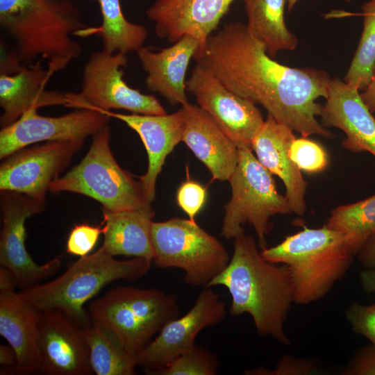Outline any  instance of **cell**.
<instances>
[{
  "label": "cell",
  "instance_id": "20",
  "mask_svg": "<svg viewBox=\"0 0 375 375\" xmlns=\"http://www.w3.org/2000/svg\"><path fill=\"white\" fill-rule=\"evenodd\" d=\"M360 92L339 78H331L320 117L324 126L339 128L346 135L342 147L352 153L375 156V118Z\"/></svg>",
  "mask_w": 375,
  "mask_h": 375
},
{
  "label": "cell",
  "instance_id": "31",
  "mask_svg": "<svg viewBox=\"0 0 375 375\" xmlns=\"http://www.w3.org/2000/svg\"><path fill=\"white\" fill-rule=\"evenodd\" d=\"M219 368L217 356L206 347L195 344L166 367L144 372L151 375H215Z\"/></svg>",
  "mask_w": 375,
  "mask_h": 375
},
{
  "label": "cell",
  "instance_id": "30",
  "mask_svg": "<svg viewBox=\"0 0 375 375\" xmlns=\"http://www.w3.org/2000/svg\"><path fill=\"white\" fill-rule=\"evenodd\" d=\"M363 28L344 81L360 92L368 85L375 64V0L362 5Z\"/></svg>",
  "mask_w": 375,
  "mask_h": 375
},
{
  "label": "cell",
  "instance_id": "26",
  "mask_svg": "<svg viewBox=\"0 0 375 375\" xmlns=\"http://www.w3.org/2000/svg\"><path fill=\"white\" fill-rule=\"evenodd\" d=\"M249 33L275 58L281 51H292L298 40L287 27L284 11L286 0H243Z\"/></svg>",
  "mask_w": 375,
  "mask_h": 375
},
{
  "label": "cell",
  "instance_id": "39",
  "mask_svg": "<svg viewBox=\"0 0 375 375\" xmlns=\"http://www.w3.org/2000/svg\"><path fill=\"white\" fill-rule=\"evenodd\" d=\"M357 256L365 269L375 268V233L368 238Z\"/></svg>",
  "mask_w": 375,
  "mask_h": 375
},
{
  "label": "cell",
  "instance_id": "13",
  "mask_svg": "<svg viewBox=\"0 0 375 375\" xmlns=\"http://www.w3.org/2000/svg\"><path fill=\"white\" fill-rule=\"evenodd\" d=\"M186 90L238 148L251 149L252 141L265 121L253 101L228 90L199 63L186 81Z\"/></svg>",
  "mask_w": 375,
  "mask_h": 375
},
{
  "label": "cell",
  "instance_id": "41",
  "mask_svg": "<svg viewBox=\"0 0 375 375\" xmlns=\"http://www.w3.org/2000/svg\"><path fill=\"white\" fill-rule=\"evenodd\" d=\"M360 280L363 289L368 293L375 292V268L365 269L360 274Z\"/></svg>",
  "mask_w": 375,
  "mask_h": 375
},
{
  "label": "cell",
  "instance_id": "15",
  "mask_svg": "<svg viewBox=\"0 0 375 375\" xmlns=\"http://www.w3.org/2000/svg\"><path fill=\"white\" fill-rule=\"evenodd\" d=\"M110 118L88 108H77L58 117L42 116L37 109L31 110L12 124L1 128L0 158L41 142L85 140L108 125Z\"/></svg>",
  "mask_w": 375,
  "mask_h": 375
},
{
  "label": "cell",
  "instance_id": "34",
  "mask_svg": "<svg viewBox=\"0 0 375 375\" xmlns=\"http://www.w3.org/2000/svg\"><path fill=\"white\" fill-rule=\"evenodd\" d=\"M207 191L201 183L188 178L176 191V202L180 208L192 221L203 208Z\"/></svg>",
  "mask_w": 375,
  "mask_h": 375
},
{
  "label": "cell",
  "instance_id": "17",
  "mask_svg": "<svg viewBox=\"0 0 375 375\" xmlns=\"http://www.w3.org/2000/svg\"><path fill=\"white\" fill-rule=\"evenodd\" d=\"M39 367L44 375H91L85 328L58 310L42 311L38 324Z\"/></svg>",
  "mask_w": 375,
  "mask_h": 375
},
{
  "label": "cell",
  "instance_id": "21",
  "mask_svg": "<svg viewBox=\"0 0 375 375\" xmlns=\"http://www.w3.org/2000/svg\"><path fill=\"white\" fill-rule=\"evenodd\" d=\"M99 112L124 122L140 136L147 153L148 167L138 181L151 203L155 199L156 181L167 156L182 142L184 119L181 108L176 112L160 115Z\"/></svg>",
  "mask_w": 375,
  "mask_h": 375
},
{
  "label": "cell",
  "instance_id": "11",
  "mask_svg": "<svg viewBox=\"0 0 375 375\" xmlns=\"http://www.w3.org/2000/svg\"><path fill=\"white\" fill-rule=\"evenodd\" d=\"M44 203L14 191L1 190L3 226L0 235V265L12 275L16 286L28 288L54 275L61 266V256L38 265L26 247V219L44 209Z\"/></svg>",
  "mask_w": 375,
  "mask_h": 375
},
{
  "label": "cell",
  "instance_id": "37",
  "mask_svg": "<svg viewBox=\"0 0 375 375\" xmlns=\"http://www.w3.org/2000/svg\"><path fill=\"white\" fill-rule=\"evenodd\" d=\"M345 375H375V346L362 348L343 372Z\"/></svg>",
  "mask_w": 375,
  "mask_h": 375
},
{
  "label": "cell",
  "instance_id": "5",
  "mask_svg": "<svg viewBox=\"0 0 375 375\" xmlns=\"http://www.w3.org/2000/svg\"><path fill=\"white\" fill-rule=\"evenodd\" d=\"M152 261L143 258L120 260L101 246L96 251L70 264L58 277L19 292L40 311L58 310L83 328L92 323L84 306L113 281H133L143 277Z\"/></svg>",
  "mask_w": 375,
  "mask_h": 375
},
{
  "label": "cell",
  "instance_id": "2",
  "mask_svg": "<svg viewBox=\"0 0 375 375\" xmlns=\"http://www.w3.org/2000/svg\"><path fill=\"white\" fill-rule=\"evenodd\" d=\"M233 239V253L227 266L206 288L225 287L231 297V315L248 313L258 335L290 345L284 331L294 302L288 267L265 260L254 238L244 231Z\"/></svg>",
  "mask_w": 375,
  "mask_h": 375
},
{
  "label": "cell",
  "instance_id": "8",
  "mask_svg": "<svg viewBox=\"0 0 375 375\" xmlns=\"http://www.w3.org/2000/svg\"><path fill=\"white\" fill-rule=\"evenodd\" d=\"M228 181L231 197L224 207L222 235L234 238L249 223L256 233L258 247L266 248L270 218L292 212L285 196L279 193L272 174L248 147L239 148L238 162Z\"/></svg>",
  "mask_w": 375,
  "mask_h": 375
},
{
  "label": "cell",
  "instance_id": "42",
  "mask_svg": "<svg viewBox=\"0 0 375 375\" xmlns=\"http://www.w3.org/2000/svg\"><path fill=\"white\" fill-rule=\"evenodd\" d=\"M298 1L299 0H286L288 8L289 11H290L294 8V6L296 5ZM345 1L347 2L350 1V0H345Z\"/></svg>",
  "mask_w": 375,
  "mask_h": 375
},
{
  "label": "cell",
  "instance_id": "40",
  "mask_svg": "<svg viewBox=\"0 0 375 375\" xmlns=\"http://www.w3.org/2000/svg\"><path fill=\"white\" fill-rule=\"evenodd\" d=\"M360 97L371 112H375V64L369 83L367 88L360 92Z\"/></svg>",
  "mask_w": 375,
  "mask_h": 375
},
{
  "label": "cell",
  "instance_id": "35",
  "mask_svg": "<svg viewBox=\"0 0 375 375\" xmlns=\"http://www.w3.org/2000/svg\"><path fill=\"white\" fill-rule=\"evenodd\" d=\"M346 317L353 331L367 338L375 346V304L352 303Z\"/></svg>",
  "mask_w": 375,
  "mask_h": 375
},
{
  "label": "cell",
  "instance_id": "19",
  "mask_svg": "<svg viewBox=\"0 0 375 375\" xmlns=\"http://www.w3.org/2000/svg\"><path fill=\"white\" fill-rule=\"evenodd\" d=\"M233 1L156 0L146 15L153 22L158 37L174 43L189 35L196 38L202 48Z\"/></svg>",
  "mask_w": 375,
  "mask_h": 375
},
{
  "label": "cell",
  "instance_id": "9",
  "mask_svg": "<svg viewBox=\"0 0 375 375\" xmlns=\"http://www.w3.org/2000/svg\"><path fill=\"white\" fill-rule=\"evenodd\" d=\"M152 262L158 268H178L193 286L207 287L227 266L231 258L224 245L190 219L153 222Z\"/></svg>",
  "mask_w": 375,
  "mask_h": 375
},
{
  "label": "cell",
  "instance_id": "18",
  "mask_svg": "<svg viewBox=\"0 0 375 375\" xmlns=\"http://www.w3.org/2000/svg\"><path fill=\"white\" fill-rule=\"evenodd\" d=\"M12 274L0 267V335L17 356L15 374L37 373L39 367L38 324L42 311L15 290Z\"/></svg>",
  "mask_w": 375,
  "mask_h": 375
},
{
  "label": "cell",
  "instance_id": "28",
  "mask_svg": "<svg viewBox=\"0 0 375 375\" xmlns=\"http://www.w3.org/2000/svg\"><path fill=\"white\" fill-rule=\"evenodd\" d=\"M92 370L97 375H133L138 366L118 340L108 330L92 322L85 328Z\"/></svg>",
  "mask_w": 375,
  "mask_h": 375
},
{
  "label": "cell",
  "instance_id": "4",
  "mask_svg": "<svg viewBox=\"0 0 375 375\" xmlns=\"http://www.w3.org/2000/svg\"><path fill=\"white\" fill-rule=\"evenodd\" d=\"M260 255L271 263L288 267L293 301L298 304L322 299L345 275L355 256L344 236L326 225L303 226L276 246L260 249Z\"/></svg>",
  "mask_w": 375,
  "mask_h": 375
},
{
  "label": "cell",
  "instance_id": "10",
  "mask_svg": "<svg viewBox=\"0 0 375 375\" xmlns=\"http://www.w3.org/2000/svg\"><path fill=\"white\" fill-rule=\"evenodd\" d=\"M126 54L103 50L92 53L83 72L79 92H66L67 106L97 111L126 110L142 115H165L158 99L129 86L124 76Z\"/></svg>",
  "mask_w": 375,
  "mask_h": 375
},
{
  "label": "cell",
  "instance_id": "38",
  "mask_svg": "<svg viewBox=\"0 0 375 375\" xmlns=\"http://www.w3.org/2000/svg\"><path fill=\"white\" fill-rule=\"evenodd\" d=\"M1 374H15L17 356L10 345L0 344Z\"/></svg>",
  "mask_w": 375,
  "mask_h": 375
},
{
  "label": "cell",
  "instance_id": "12",
  "mask_svg": "<svg viewBox=\"0 0 375 375\" xmlns=\"http://www.w3.org/2000/svg\"><path fill=\"white\" fill-rule=\"evenodd\" d=\"M84 142L49 141L12 153L1 163L0 190L20 192L44 203L50 184L60 177Z\"/></svg>",
  "mask_w": 375,
  "mask_h": 375
},
{
  "label": "cell",
  "instance_id": "14",
  "mask_svg": "<svg viewBox=\"0 0 375 375\" xmlns=\"http://www.w3.org/2000/svg\"><path fill=\"white\" fill-rule=\"evenodd\" d=\"M226 313V305L219 294L210 288H204L191 309L168 322L137 356L138 365L144 370L166 367L195 345L196 337L203 329L220 324Z\"/></svg>",
  "mask_w": 375,
  "mask_h": 375
},
{
  "label": "cell",
  "instance_id": "24",
  "mask_svg": "<svg viewBox=\"0 0 375 375\" xmlns=\"http://www.w3.org/2000/svg\"><path fill=\"white\" fill-rule=\"evenodd\" d=\"M201 48L199 41L189 35L160 51L142 47L137 54L147 73V88L160 94L172 106L187 103L186 72L190 60Z\"/></svg>",
  "mask_w": 375,
  "mask_h": 375
},
{
  "label": "cell",
  "instance_id": "3",
  "mask_svg": "<svg viewBox=\"0 0 375 375\" xmlns=\"http://www.w3.org/2000/svg\"><path fill=\"white\" fill-rule=\"evenodd\" d=\"M0 25L23 65L45 60L54 75L78 58L89 28L72 0H0Z\"/></svg>",
  "mask_w": 375,
  "mask_h": 375
},
{
  "label": "cell",
  "instance_id": "6",
  "mask_svg": "<svg viewBox=\"0 0 375 375\" xmlns=\"http://www.w3.org/2000/svg\"><path fill=\"white\" fill-rule=\"evenodd\" d=\"M88 312L92 322L113 334L136 360L153 336L178 317L179 305L174 294L126 285L94 300Z\"/></svg>",
  "mask_w": 375,
  "mask_h": 375
},
{
  "label": "cell",
  "instance_id": "32",
  "mask_svg": "<svg viewBox=\"0 0 375 375\" xmlns=\"http://www.w3.org/2000/svg\"><path fill=\"white\" fill-rule=\"evenodd\" d=\"M289 155L301 171L308 174L322 172L328 165V155L324 147L305 137L293 140Z\"/></svg>",
  "mask_w": 375,
  "mask_h": 375
},
{
  "label": "cell",
  "instance_id": "29",
  "mask_svg": "<svg viewBox=\"0 0 375 375\" xmlns=\"http://www.w3.org/2000/svg\"><path fill=\"white\" fill-rule=\"evenodd\" d=\"M325 225L340 232L351 251L357 255L375 233V194L333 208Z\"/></svg>",
  "mask_w": 375,
  "mask_h": 375
},
{
  "label": "cell",
  "instance_id": "7",
  "mask_svg": "<svg viewBox=\"0 0 375 375\" xmlns=\"http://www.w3.org/2000/svg\"><path fill=\"white\" fill-rule=\"evenodd\" d=\"M109 124L97 133L81 161L64 176L53 181V193L69 192L90 197L112 211L142 208L149 203L139 181L122 169L110 146Z\"/></svg>",
  "mask_w": 375,
  "mask_h": 375
},
{
  "label": "cell",
  "instance_id": "36",
  "mask_svg": "<svg viewBox=\"0 0 375 375\" xmlns=\"http://www.w3.org/2000/svg\"><path fill=\"white\" fill-rule=\"evenodd\" d=\"M314 367L310 361L284 356L272 370L260 367L248 370L245 374L251 375H304L310 374Z\"/></svg>",
  "mask_w": 375,
  "mask_h": 375
},
{
  "label": "cell",
  "instance_id": "23",
  "mask_svg": "<svg viewBox=\"0 0 375 375\" xmlns=\"http://www.w3.org/2000/svg\"><path fill=\"white\" fill-rule=\"evenodd\" d=\"M184 119L182 142L210 171L212 178L228 181L239 157V148L201 108L181 106Z\"/></svg>",
  "mask_w": 375,
  "mask_h": 375
},
{
  "label": "cell",
  "instance_id": "33",
  "mask_svg": "<svg viewBox=\"0 0 375 375\" xmlns=\"http://www.w3.org/2000/svg\"><path fill=\"white\" fill-rule=\"evenodd\" d=\"M102 233L101 224L99 226H92L87 223L75 225L71 229L67 240V253L79 258L88 255L94 248Z\"/></svg>",
  "mask_w": 375,
  "mask_h": 375
},
{
  "label": "cell",
  "instance_id": "27",
  "mask_svg": "<svg viewBox=\"0 0 375 375\" xmlns=\"http://www.w3.org/2000/svg\"><path fill=\"white\" fill-rule=\"evenodd\" d=\"M96 1L101 11V24L89 27L85 37L97 34L101 40L102 50L127 54L138 52L147 39L148 32L141 24L129 22L122 10L120 0H87Z\"/></svg>",
  "mask_w": 375,
  "mask_h": 375
},
{
  "label": "cell",
  "instance_id": "22",
  "mask_svg": "<svg viewBox=\"0 0 375 375\" xmlns=\"http://www.w3.org/2000/svg\"><path fill=\"white\" fill-rule=\"evenodd\" d=\"M293 132L268 114L252 141L251 149L260 164L283 181L292 212L303 216L307 210L308 183L289 155L290 145L296 138Z\"/></svg>",
  "mask_w": 375,
  "mask_h": 375
},
{
  "label": "cell",
  "instance_id": "16",
  "mask_svg": "<svg viewBox=\"0 0 375 375\" xmlns=\"http://www.w3.org/2000/svg\"><path fill=\"white\" fill-rule=\"evenodd\" d=\"M53 75L42 60L25 65L10 53L1 59L0 117L1 128L21 117L25 112L52 106H67L66 93L45 88Z\"/></svg>",
  "mask_w": 375,
  "mask_h": 375
},
{
  "label": "cell",
  "instance_id": "25",
  "mask_svg": "<svg viewBox=\"0 0 375 375\" xmlns=\"http://www.w3.org/2000/svg\"><path fill=\"white\" fill-rule=\"evenodd\" d=\"M154 210L148 204L140 208L112 211L102 208L101 245L111 256L143 258L152 261V219Z\"/></svg>",
  "mask_w": 375,
  "mask_h": 375
},
{
  "label": "cell",
  "instance_id": "1",
  "mask_svg": "<svg viewBox=\"0 0 375 375\" xmlns=\"http://www.w3.org/2000/svg\"><path fill=\"white\" fill-rule=\"evenodd\" d=\"M228 90L261 105L278 122L308 138H333L317 117L331 78L323 70L296 68L274 60L240 22L212 33L194 57Z\"/></svg>",
  "mask_w": 375,
  "mask_h": 375
}]
</instances>
